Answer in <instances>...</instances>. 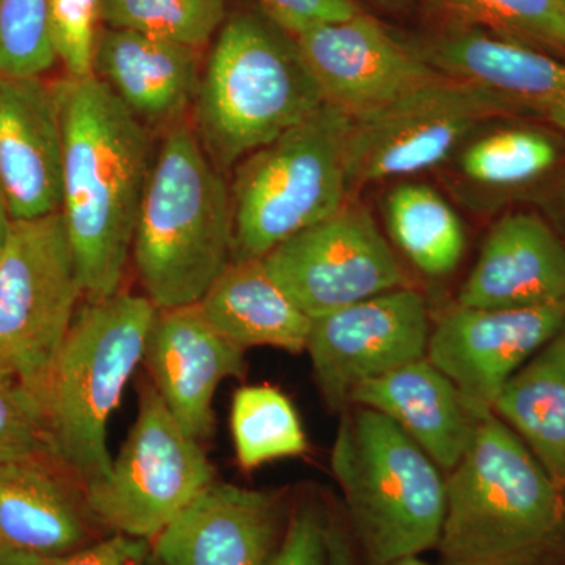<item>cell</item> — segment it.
<instances>
[{
	"instance_id": "23",
	"label": "cell",
	"mask_w": 565,
	"mask_h": 565,
	"mask_svg": "<svg viewBox=\"0 0 565 565\" xmlns=\"http://www.w3.org/2000/svg\"><path fill=\"white\" fill-rule=\"evenodd\" d=\"M195 308L215 332L244 351L256 345L307 351L313 319L278 285L262 258L233 259Z\"/></svg>"
},
{
	"instance_id": "24",
	"label": "cell",
	"mask_w": 565,
	"mask_h": 565,
	"mask_svg": "<svg viewBox=\"0 0 565 565\" xmlns=\"http://www.w3.org/2000/svg\"><path fill=\"white\" fill-rule=\"evenodd\" d=\"M493 414L565 490V329L505 382Z\"/></svg>"
},
{
	"instance_id": "4",
	"label": "cell",
	"mask_w": 565,
	"mask_h": 565,
	"mask_svg": "<svg viewBox=\"0 0 565 565\" xmlns=\"http://www.w3.org/2000/svg\"><path fill=\"white\" fill-rule=\"evenodd\" d=\"M193 103L196 136L223 166L273 143L326 104L296 36L255 13L223 24Z\"/></svg>"
},
{
	"instance_id": "32",
	"label": "cell",
	"mask_w": 565,
	"mask_h": 565,
	"mask_svg": "<svg viewBox=\"0 0 565 565\" xmlns=\"http://www.w3.org/2000/svg\"><path fill=\"white\" fill-rule=\"evenodd\" d=\"M51 456L43 411L29 394L0 379V465Z\"/></svg>"
},
{
	"instance_id": "35",
	"label": "cell",
	"mask_w": 565,
	"mask_h": 565,
	"mask_svg": "<svg viewBox=\"0 0 565 565\" xmlns=\"http://www.w3.org/2000/svg\"><path fill=\"white\" fill-rule=\"evenodd\" d=\"M152 559L150 541L109 534L79 552L52 559L50 565H151Z\"/></svg>"
},
{
	"instance_id": "10",
	"label": "cell",
	"mask_w": 565,
	"mask_h": 565,
	"mask_svg": "<svg viewBox=\"0 0 565 565\" xmlns=\"http://www.w3.org/2000/svg\"><path fill=\"white\" fill-rule=\"evenodd\" d=\"M520 117L514 107L463 82L440 77L384 109L351 121L345 150L351 195L371 182L448 161L481 125Z\"/></svg>"
},
{
	"instance_id": "5",
	"label": "cell",
	"mask_w": 565,
	"mask_h": 565,
	"mask_svg": "<svg viewBox=\"0 0 565 565\" xmlns=\"http://www.w3.org/2000/svg\"><path fill=\"white\" fill-rule=\"evenodd\" d=\"M158 308L148 297L117 292L77 310L43 403L51 456L82 490L104 481L111 456L107 426L143 363Z\"/></svg>"
},
{
	"instance_id": "12",
	"label": "cell",
	"mask_w": 565,
	"mask_h": 565,
	"mask_svg": "<svg viewBox=\"0 0 565 565\" xmlns=\"http://www.w3.org/2000/svg\"><path fill=\"white\" fill-rule=\"evenodd\" d=\"M426 303L397 288L313 319L307 352L316 384L333 411H344L356 385L426 356Z\"/></svg>"
},
{
	"instance_id": "1",
	"label": "cell",
	"mask_w": 565,
	"mask_h": 565,
	"mask_svg": "<svg viewBox=\"0 0 565 565\" xmlns=\"http://www.w3.org/2000/svg\"><path fill=\"white\" fill-rule=\"evenodd\" d=\"M63 126V200L84 296L120 292L151 170L147 126L95 74L55 82Z\"/></svg>"
},
{
	"instance_id": "19",
	"label": "cell",
	"mask_w": 565,
	"mask_h": 565,
	"mask_svg": "<svg viewBox=\"0 0 565 565\" xmlns=\"http://www.w3.org/2000/svg\"><path fill=\"white\" fill-rule=\"evenodd\" d=\"M565 300V243L531 212L494 223L457 297L468 308H526Z\"/></svg>"
},
{
	"instance_id": "22",
	"label": "cell",
	"mask_w": 565,
	"mask_h": 565,
	"mask_svg": "<svg viewBox=\"0 0 565 565\" xmlns=\"http://www.w3.org/2000/svg\"><path fill=\"white\" fill-rule=\"evenodd\" d=\"M351 403L392 418L446 471L460 462L475 430L462 394L427 356L356 385Z\"/></svg>"
},
{
	"instance_id": "38",
	"label": "cell",
	"mask_w": 565,
	"mask_h": 565,
	"mask_svg": "<svg viewBox=\"0 0 565 565\" xmlns=\"http://www.w3.org/2000/svg\"><path fill=\"white\" fill-rule=\"evenodd\" d=\"M11 222H13V218H11L9 204H7L6 195L0 189V258H2L7 241H9Z\"/></svg>"
},
{
	"instance_id": "17",
	"label": "cell",
	"mask_w": 565,
	"mask_h": 565,
	"mask_svg": "<svg viewBox=\"0 0 565 565\" xmlns=\"http://www.w3.org/2000/svg\"><path fill=\"white\" fill-rule=\"evenodd\" d=\"M0 189L13 221L62 210L63 126L54 85L0 74Z\"/></svg>"
},
{
	"instance_id": "9",
	"label": "cell",
	"mask_w": 565,
	"mask_h": 565,
	"mask_svg": "<svg viewBox=\"0 0 565 565\" xmlns=\"http://www.w3.org/2000/svg\"><path fill=\"white\" fill-rule=\"evenodd\" d=\"M212 482L214 468L200 441L150 384L109 475L84 494L102 530L152 542Z\"/></svg>"
},
{
	"instance_id": "41",
	"label": "cell",
	"mask_w": 565,
	"mask_h": 565,
	"mask_svg": "<svg viewBox=\"0 0 565 565\" xmlns=\"http://www.w3.org/2000/svg\"><path fill=\"white\" fill-rule=\"evenodd\" d=\"M561 7H563V10L565 11V0H559Z\"/></svg>"
},
{
	"instance_id": "18",
	"label": "cell",
	"mask_w": 565,
	"mask_h": 565,
	"mask_svg": "<svg viewBox=\"0 0 565 565\" xmlns=\"http://www.w3.org/2000/svg\"><path fill=\"white\" fill-rule=\"evenodd\" d=\"M244 352L215 332L192 305L158 310L143 363L170 414L193 438L203 441L214 429L218 385L245 373Z\"/></svg>"
},
{
	"instance_id": "39",
	"label": "cell",
	"mask_w": 565,
	"mask_h": 565,
	"mask_svg": "<svg viewBox=\"0 0 565 565\" xmlns=\"http://www.w3.org/2000/svg\"><path fill=\"white\" fill-rule=\"evenodd\" d=\"M366 2L386 11H403L411 6L412 0H366Z\"/></svg>"
},
{
	"instance_id": "20",
	"label": "cell",
	"mask_w": 565,
	"mask_h": 565,
	"mask_svg": "<svg viewBox=\"0 0 565 565\" xmlns=\"http://www.w3.org/2000/svg\"><path fill=\"white\" fill-rule=\"evenodd\" d=\"M52 456L0 465V535L20 552L58 559L99 541L84 490L50 463Z\"/></svg>"
},
{
	"instance_id": "27",
	"label": "cell",
	"mask_w": 565,
	"mask_h": 565,
	"mask_svg": "<svg viewBox=\"0 0 565 565\" xmlns=\"http://www.w3.org/2000/svg\"><path fill=\"white\" fill-rule=\"evenodd\" d=\"M232 434L237 460L247 470L303 455L308 446L291 401L269 385L237 390L232 405Z\"/></svg>"
},
{
	"instance_id": "30",
	"label": "cell",
	"mask_w": 565,
	"mask_h": 565,
	"mask_svg": "<svg viewBox=\"0 0 565 565\" xmlns=\"http://www.w3.org/2000/svg\"><path fill=\"white\" fill-rule=\"evenodd\" d=\"M57 62L51 0H0V74L41 77Z\"/></svg>"
},
{
	"instance_id": "26",
	"label": "cell",
	"mask_w": 565,
	"mask_h": 565,
	"mask_svg": "<svg viewBox=\"0 0 565 565\" xmlns=\"http://www.w3.org/2000/svg\"><path fill=\"white\" fill-rule=\"evenodd\" d=\"M457 156V170L468 185L484 192L526 188L555 169L559 148L541 129L509 126L476 131Z\"/></svg>"
},
{
	"instance_id": "3",
	"label": "cell",
	"mask_w": 565,
	"mask_h": 565,
	"mask_svg": "<svg viewBox=\"0 0 565 565\" xmlns=\"http://www.w3.org/2000/svg\"><path fill=\"white\" fill-rule=\"evenodd\" d=\"M131 256L158 310L199 303L233 262L232 188L184 122L170 126L152 158Z\"/></svg>"
},
{
	"instance_id": "7",
	"label": "cell",
	"mask_w": 565,
	"mask_h": 565,
	"mask_svg": "<svg viewBox=\"0 0 565 565\" xmlns=\"http://www.w3.org/2000/svg\"><path fill=\"white\" fill-rule=\"evenodd\" d=\"M351 121L322 104L243 159L232 185L233 259L263 258L352 199L345 169Z\"/></svg>"
},
{
	"instance_id": "25",
	"label": "cell",
	"mask_w": 565,
	"mask_h": 565,
	"mask_svg": "<svg viewBox=\"0 0 565 565\" xmlns=\"http://www.w3.org/2000/svg\"><path fill=\"white\" fill-rule=\"evenodd\" d=\"M385 218L394 244L429 277L455 273L467 237L462 221L435 189L404 182L388 193Z\"/></svg>"
},
{
	"instance_id": "15",
	"label": "cell",
	"mask_w": 565,
	"mask_h": 565,
	"mask_svg": "<svg viewBox=\"0 0 565 565\" xmlns=\"http://www.w3.org/2000/svg\"><path fill=\"white\" fill-rule=\"evenodd\" d=\"M278 493L212 482L151 542L161 565H266L288 526Z\"/></svg>"
},
{
	"instance_id": "11",
	"label": "cell",
	"mask_w": 565,
	"mask_h": 565,
	"mask_svg": "<svg viewBox=\"0 0 565 565\" xmlns=\"http://www.w3.org/2000/svg\"><path fill=\"white\" fill-rule=\"evenodd\" d=\"M262 259L311 319L405 286L403 269L373 215L352 199Z\"/></svg>"
},
{
	"instance_id": "42",
	"label": "cell",
	"mask_w": 565,
	"mask_h": 565,
	"mask_svg": "<svg viewBox=\"0 0 565 565\" xmlns=\"http://www.w3.org/2000/svg\"><path fill=\"white\" fill-rule=\"evenodd\" d=\"M152 557H154V556H152ZM151 565H161V564H159L158 561L152 559V564Z\"/></svg>"
},
{
	"instance_id": "16",
	"label": "cell",
	"mask_w": 565,
	"mask_h": 565,
	"mask_svg": "<svg viewBox=\"0 0 565 565\" xmlns=\"http://www.w3.org/2000/svg\"><path fill=\"white\" fill-rule=\"evenodd\" d=\"M411 44L441 76L492 93L520 115L565 132L564 58L457 22Z\"/></svg>"
},
{
	"instance_id": "6",
	"label": "cell",
	"mask_w": 565,
	"mask_h": 565,
	"mask_svg": "<svg viewBox=\"0 0 565 565\" xmlns=\"http://www.w3.org/2000/svg\"><path fill=\"white\" fill-rule=\"evenodd\" d=\"M345 522L366 565L437 548L448 505L438 465L388 416L345 414L332 449Z\"/></svg>"
},
{
	"instance_id": "40",
	"label": "cell",
	"mask_w": 565,
	"mask_h": 565,
	"mask_svg": "<svg viewBox=\"0 0 565 565\" xmlns=\"http://www.w3.org/2000/svg\"><path fill=\"white\" fill-rule=\"evenodd\" d=\"M385 565H433L429 563H426V561L419 559L418 556H408L403 557V559L393 561V563L385 564Z\"/></svg>"
},
{
	"instance_id": "31",
	"label": "cell",
	"mask_w": 565,
	"mask_h": 565,
	"mask_svg": "<svg viewBox=\"0 0 565 565\" xmlns=\"http://www.w3.org/2000/svg\"><path fill=\"white\" fill-rule=\"evenodd\" d=\"M102 0H51L52 36L66 76L93 74Z\"/></svg>"
},
{
	"instance_id": "28",
	"label": "cell",
	"mask_w": 565,
	"mask_h": 565,
	"mask_svg": "<svg viewBox=\"0 0 565 565\" xmlns=\"http://www.w3.org/2000/svg\"><path fill=\"white\" fill-rule=\"evenodd\" d=\"M457 24L546 52L565 61V11L559 0H434Z\"/></svg>"
},
{
	"instance_id": "36",
	"label": "cell",
	"mask_w": 565,
	"mask_h": 565,
	"mask_svg": "<svg viewBox=\"0 0 565 565\" xmlns=\"http://www.w3.org/2000/svg\"><path fill=\"white\" fill-rule=\"evenodd\" d=\"M327 565H360L359 548L349 531L348 522L337 515H329Z\"/></svg>"
},
{
	"instance_id": "14",
	"label": "cell",
	"mask_w": 565,
	"mask_h": 565,
	"mask_svg": "<svg viewBox=\"0 0 565 565\" xmlns=\"http://www.w3.org/2000/svg\"><path fill=\"white\" fill-rule=\"evenodd\" d=\"M296 41L323 103L351 120L444 77L411 43L396 39L363 10L349 20L307 29Z\"/></svg>"
},
{
	"instance_id": "29",
	"label": "cell",
	"mask_w": 565,
	"mask_h": 565,
	"mask_svg": "<svg viewBox=\"0 0 565 565\" xmlns=\"http://www.w3.org/2000/svg\"><path fill=\"white\" fill-rule=\"evenodd\" d=\"M226 18V0H102L107 28L129 29L200 50Z\"/></svg>"
},
{
	"instance_id": "33",
	"label": "cell",
	"mask_w": 565,
	"mask_h": 565,
	"mask_svg": "<svg viewBox=\"0 0 565 565\" xmlns=\"http://www.w3.org/2000/svg\"><path fill=\"white\" fill-rule=\"evenodd\" d=\"M327 527L329 515L318 505H299L266 565H327Z\"/></svg>"
},
{
	"instance_id": "21",
	"label": "cell",
	"mask_w": 565,
	"mask_h": 565,
	"mask_svg": "<svg viewBox=\"0 0 565 565\" xmlns=\"http://www.w3.org/2000/svg\"><path fill=\"white\" fill-rule=\"evenodd\" d=\"M199 50L129 29H102L93 74L145 126L174 125L199 90Z\"/></svg>"
},
{
	"instance_id": "8",
	"label": "cell",
	"mask_w": 565,
	"mask_h": 565,
	"mask_svg": "<svg viewBox=\"0 0 565 565\" xmlns=\"http://www.w3.org/2000/svg\"><path fill=\"white\" fill-rule=\"evenodd\" d=\"M82 296L62 211L11 222L0 258V379L41 411Z\"/></svg>"
},
{
	"instance_id": "2",
	"label": "cell",
	"mask_w": 565,
	"mask_h": 565,
	"mask_svg": "<svg viewBox=\"0 0 565 565\" xmlns=\"http://www.w3.org/2000/svg\"><path fill=\"white\" fill-rule=\"evenodd\" d=\"M446 486L441 565H565V490L497 415L476 419Z\"/></svg>"
},
{
	"instance_id": "37",
	"label": "cell",
	"mask_w": 565,
	"mask_h": 565,
	"mask_svg": "<svg viewBox=\"0 0 565 565\" xmlns=\"http://www.w3.org/2000/svg\"><path fill=\"white\" fill-rule=\"evenodd\" d=\"M51 561L20 552L0 535V565H50Z\"/></svg>"
},
{
	"instance_id": "13",
	"label": "cell",
	"mask_w": 565,
	"mask_h": 565,
	"mask_svg": "<svg viewBox=\"0 0 565 565\" xmlns=\"http://www.w3.org/2000/svg\"><path fill=\"white\" fill-rule=\"evenodd\" d=\"M564 329L565 300L526 308L456 305L430 332L426 356L479 419L493 414L505 382Z\"/></svg>"
},
{
	"instance_id": "34",
	"label": "cell",
	"mask_w": 565,
	"mask_h": 565,
	"mask_svg": "<svg viewBox=\"0 0 565 565\" xmlns=\"http://www.w3.org/2000/svg\"><path fill=\"white\" fill-rule=\"evenodd\" d=\"M264 18L299 35L315 25L349 20L360 13L355 0H255Z\"/></svg>"
}]
</instances>
